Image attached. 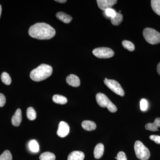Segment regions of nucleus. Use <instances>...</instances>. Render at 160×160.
<instances>
[{
	"mask_svg": "<svg viewBox=\"0 0 160 160\" xmlns=\"http://www.w3.org/2000/svg\"><path fill=\"white\" fill-rule=\"evenodd\" d=\"M29 34L30 37L39 40H49L56 34L53 27L46 23H37L29 28Z\"/></svg>",
	"mask_w": 160,
	"mask_h": 160,
	"instance_id": "f257e3e1",
	"label": "nucleus"
},
{
	"mask_svg": "<svg viewBox=\"0 0 160 160\" xmlns=\"http://www.w3.org/2000/svg\"><path fill=\"white\" fill-rule=\"evenodd\" d=\"M52 72V68L51 66L43 64L31 72L30 77L35 82H41L49 77Z\"/></svg>",
	"mask_w": 160,
	"mask_h": 160,
	"instance_id": "f03ea898",
	"label": "nucleus"
},
{
	"mask_svg": "<svg viewBox=\"0 0 160 160\" xmlns=\"http://www.w3.org/2000/svg\"><path fill=\"white\" fill-rule=\"evenodd\" d=\"M144 38L147 42L151 45H156L160 43V33L155 29L146 28L143 31Z\"/></svg>",
	"mask_w": 160,
	"mask_h": 160,
	"instance_id": "7ed1b4c3",
	"label": "nucleus"
},
{
	"mask_svg": "<svg viewBox=\"0 0 160 160\" xmlns=\"http://www.w3.org/2000/svg\"><path fill=\"white\" fill-rule=\"evenodd\" d=\"M96 99L99 106L103 108L106 107L110 112H115L117 111L116 106L113 104L106 95L98 93L96 96Z\"/></svg>",
	"mask_w": 160,
	"mask_h": 160,
	"instance_id": "20e7f679",
	"label": "nucleus"
},
{
	"mask_svg": "<svg viewBox=\"0 0 160 160\" xmlns=\"http://www.w3.org/2000/svg\"><path fill=\"white\" fill-rule=\"evenodd\" d=\"M134 151L137 157L141 160L149 159L150 156L149 150L146 146H144L141 141H137L135 142Z\"/></svg>",
	"mask_w": 160,
	"mask_h": 160,
	"instance_id": "39448f33",
	"label": "nucleus"
},
{
	"mask_svg": "<svg viewBox=\"0 0 160 160\" xmlns=\"http://www.w3.org/2000/svg\"><path fill=\"white\" fill-rule=\"evenodd\" d=\"M104 82L109 89H111L116 94L122 97L125 95V91L117 81L114 80L108 79L106 78L104 80Z\"/></svg>",
	"mask_w": 160,
	"mask_h": 160,
	"instance_id": "423d86ee",
	"label": "nucleus"
},
{
	"mask_svg": "<svg viewBox=\"0 0 160 160\" xmlns=\"http://www.w3.org/2000/svg\"><path fill=\"white\" fill-rule=\"evenodd\" d=\"M92 53L99 58H109L113 57L114 52L112 49L107 47H99L96 48L92 51Z\"/></svg>",
	"mask_w": 160,
	"mask_h": 160,
	"instance_id": "0eeeda50",
	"label": "nucleus"
},
{
	"mask_svg": "<svg viewBox=\"0 0 160 160\" xmlns=\"http://www.w3.org/2000/svg\"><path fill=\"white\" fill-rule=\"evenodd\" d=\"M69 130L70 128L68 123L62 121L59 124L57 134L60 138H64L69 134Z\"/></svg>",
	"mask_w": 160,
	"mask_h": 160,
	"instance_id": "6e6552de",
	"label": "nucleus"
},
{
	"mask_svg": "<svg viewBox=\"0 0 160 160\" xmlns=\"http://www.w3.org/2000/svg\"><path fill=\"white\" fill-rule=\"evenodd\" d=\"M117 0H97L98 6L100 9L106 11V9H110L115 4L117 3Z\"/></svg>",
	"mask_w": 160,
	"mask_h": 160,
	"instance_id": "1a4fd4ad",
	"label": "nucleus"
},
{
	"mask_svg": "<svg viewBox=\"0 0 160 160\" xmlns=\"http://www.w3.org/2000/svg\"><path fill=\"white\" fill-rule=\"evenodd\" d=\"M66 82L69 86L77 87L80 86V80L77 76L74 74H70L66 78Z\"/></svg>",
	"mask_w": 160,
	"mask_h": 160,
	"instance_id": "9d476101",
	"label": "nucleus"
},
{
	"mask_svg": "<svg viewBox=\"0 0 160 160\" xmlns=\"http://www.w3.org/2000/svg\"><path fill=\"white\" fill-rule=\"evenodd\" d=\"M22 121V110L20 109H18L16 111L14 114L12 118L11 122L12 125L15 126H20Z\"/></svg>",
	"mask_w": 160,
	"mask_h": 160,
	"instance_id": "9b49d317",
	"label": "nucleus"
},
{
	"mask_svg": "<svg viewBox=\"0 0 160 160\" xmlns=\"http://www.w3.org/2000/svg\"><path fill=\"white\" fill-rule=\"evenodd\" d=\"M160 127V118H158L155 119L153 123H149L146 124L145 128L147 130L151 131H158V128Z\"/></svg>",
	"mask_w": 160,
	"mask_h": 160,
	"instance_id": "f8f14e48",
	"label": "nucleus"
},
{
	"mask_svg": "<svg viewBox=\"0 0 160 160\" xmlns=\"http://www.w3.org/2000/svg\"><path fill=\"white\" fill-rule=\"evenodd\" d=\"M85 154L82 152L74 151L72 152L68 156V160H83Z\"/></svg>",
	"mask_w": 160,
	"mask_h": 160,
	"instance_id": "ddd939ff",
	"label": "nucleus"
},
{
	"mask_svg": "<svg viewBox=\"0 0 160 160\" xmlns=\"http://www.w3.org/2000/svg\"><path fill=\"white\" fill-rule=\"evenodd\" d=\"M104 145L102 143H98L96 145L94 148V152H93L94 158L96 159H100L102 156L103 153H104Z\"/></svg>",
	"mask_w": 160,
	"mask_h": 160,
	"instance_id": "4468645a",
	"label": "nucleus"
},
{
	"mask_svg": "<svg viewBox=\"0 0 160 160\" xmlns=\"http://www.w3.org/2000/svg\"><path fill=\"white\" fill-rule=\"evenodd\" d=\"M82 126L83 129L89 131L94 130L97 128L96 124L94 122L88 120L83 121L82 123Z\"/></svg>",
	"mask_w": 160,
	"mask_h": 160,
	"instance_id": "2eb2a0df",
	"label": "nucleus"
},
{
	"mask_svg": "<svg viewBox=\"0 0 160 160\" xmlns=\"http://www.w3.org/2000/svg\"><path fill=\"white\" fill-rule=\"evenodd\" d=\"M56 17L60 21L66 24L70 23L72 20V17L71 16L62 12H58L56 14Z\"/></svg>",
	"mask_w": 160,
	"mask_h": 160,
	"instance_id": "dca6fc26",
	"label": "nucleus"
},
{
	"mask_svg": "<svg viewBox=\"0 0 160 160\" xmlns=\"http://www.w3.org/2000/svg\"><path fill=\"white\" fill-rule=\"evenodd\" d=\"M52 101L54 103L60 105H65L67 102V99L61 95L56 94L52 97Z\"/></svg>",
	"mask_w": 160,
	"mask_h": 160,
	"instance_id": "f3484780",
	"label": "nucleus"
},
{
	"mask_svg": "<svg viewBox=\"0 0 160 160\" xmlns=\"http://www.w3.org/2000/svg\"><path fill=\"white\" fill-rule=\"evenodd\" d=\"M123 21V15L120 12H117L116 15L113 18H111V22L112 25L118 26Z\"/></svg>",
	"mask_w": 160,
	"mask_h": 160,
	"instance_id": "a211bd4d",
	"label": "nucleus"
},
{
	"mask_svg": "<svg viewBox=\"0 0 160 160\" xmlns=\"http://www.w3.org/2000/svg\"><path fill=\"white\" fill-rule=\"evenodd\" d=\"M39 158L40 160H55L56 156L52 152H46L41 154Z\"/></svg>",
	"mask_w": 160,
	"mask_h": 160,
	"instance_id": "6ab92c4d",
	"label": "nucleus"
},
{
	"mask_svg": "<svg viewBox=\"0 0 160 160\" xmlns=\"http://www.w3.org/2000/svg\"><path fill=\"white\" fill-rule=\"evenodd\" d=\"M151 5L153 11L160 16V0H152Z\"/></svg>",
	"mask_w": 160,
	"mask_h": 160,
	"instance_id": "aec40b11",
	"label": "nucleus"
},
{
	"mask_svg": "<svg viewBox=\"0 0 160 160\" xmlns=\"http://www.w3.org/2000/svg\"><path fill=\"white\" fill-rule=\"evenodd\" d=\"M29 149L33 152H37L39 151V145L36 140L30 141L29 143Z\"/></svg>",
	"mask_w": 160,
	"mask_h": 160,
	"instance_id": "412c9836",
	"label": "nucleus"
},
{
	"mask_svg": "<svg viewBox=\"0 0 160 160\" xmlns=\"http://www.w3.org/2000/svg\"><path fill=\"white\" fill-rule=\"evenodd\" d=\"M27 117L29 120L33 121L36 118L37 114L35 110L32 107H29L27 109Z\"/></svg>",
	"mask_w": 160,
	"mask_h": 160,
	"instance_id": "4be33fe9",
	"label": "nucleus"
},
{
	"mask_svg": "<svg viewBox=\"0 0 160 160\" xmlns=\"http://www.w3.org/2000/svg\"><path fill=\"white\" fill-rule=\"evenodd\" d=\"M1 80L2 82L6 85H9L11 83L12 80L10 76L6 72H3L1 75Z\"/></svg>",
	"mask_w": 160,
	"mask_h": 160,
	"instance_id": "5701e85b",
	"label": "nucleus"
},
{
	"mask_svg": "<svg viewBox=\"0 0 160 160\" xmlns=\"http://www.w3.org/2000/svg\"><path fill=\"white\" fill-rule=\"evenodd\" d=\"M122 44L125 49H128L130 52L134 51L135 49L134 44L130 41L124 40L122 42Z\"/></svg>",
	"mask_w": 160,
	"mask_h": 160,
	"instance_id": "b1692460",
	"label": "nucleus"
},
{
	"mask_svg": "<svg viewBox=\"0 0 160 160\" xmlns=\"http://www.w3.org/2000/svg\"><path fill=\"white\" fill-rule=\"evenodd\" d=\"M0 160H12V155L10 152L6 150L0 156Z\"/></svg>",
	"mask_w": 160,
	"mask_h": 160,
	"instance_id": "393cba45",
	"label": "nucleus"
},
{
	"mask_svg": "<svg viewBox=\"0 0 160 160\" xmlns=\"http://www.w3.org/2000/svg\"><path fill=\"white\" fill-rule=\"evenodd\" d=\"M140 108L142 111H146L148 108V102L147 100L143 99L140 102Z\"/></svg>",
	"mask_w": 160,
	"mask_h": 160,
	"instance_id": "a878e982",
	"label": "nucleus"
},
{
	"mask_svg": "<svg viewBox=\"0 0 160 160\" xmlns=\"http://www.w3.org/2000/svg\"><path fill=\"white\" fill-rule=\"evenodd\" d=\"M105 12H106V16H108V17L111 18L114 17L116 15L117 13V12H116L114 9H111V8L106 9L105 11Z\"/></svg>",
	"mask_w": 160,
	"mask_h": 160,
	"instance_id": "bb28decb",
	"label": "nucleus"
},
{
	"mask_svg": "<svg viewBox=\"0 0 160 160\" xmlns=\"http://www.w3.org/2000/svg\"><path fill=\"white\" fill-rule=\"evenodd\" d=\"M117 160H127L126 153L122 151L119 152L117 156Z\"/></svg>",
	"mask_w": 160,
	"mask_h": 160,
	"instance_id": "cd10ccee",
	"label": "nucleus"
},
{
	"mask_svg": "<svg viewBox=\"0 0 160 160\" xmlns=\"http://www.w3.org/2000/svg\"><path fill=\"white\" fill-rule=\"evenodd\" d=\"M149 138L152 140V141H153L157 143L158 144H160V136L158 135H152L150 136L149 137Z\"/></svg>",
	"mask_w": 160,
	"mask_h": 160,
	"instance_id": "c85d7f7f",
	"label": "nucleus"
},
{
	"mask_svg": "<svg viewBox=\"0 0 160 160\" xmlns=\"http://www.w3.org/2000/svg\"><path fill=\"white\" fill-rule=\"evenodd\" d=\"M6 103V98L2 93H0V107L5 106Z\"/></svg>",
	"mask_w": 160,
	"mask_h": 160,
	"instance_id": "c756f323",
	"label": "nucleus"
},
{
	"mask_svg": "<svg viewBox=\"0 0 160 160\" xmlns=\"http://www.w3.org/2000/svg\"><path fill=\"white\" fill-rule=\"evenodd\" d=\"M157 72L160 75V62L158 63L157 66Z\"/></svg>",
	"mask_w": 160,
	"mask_h": 160,
	"instance_id": "7c9ffc66",
	"label": "nucleus"
},
{
	"mask_svg": "<svg viewBox=\"0 0 160 160\" xmlns=\"http://www.w3.org/2000/svg\"><path fill=\"white\" fill-rule=\"evenodd\" d=\"M55 2H59L61 3H64L66 2H67V1L66 0H57V1H56V0Z\"/></svg>",
	"mask_w": 160,
	"mask_h": 160,
	"instance_id": "2f4dec72",
	"label": "nucleus"
},
{
	"mask_svg": "<svg viewBox=\"0 0 160 160\" xmlns=\"http://www.w3.org/2000/svg\"><path fill=\"white\" fill-rule=\"evenodd\" d=\"M2 6L0 5V18H1V14H2Z\"/></svg>",
	"mask_w": 160,
	"mask_h": 160,
	"instance_id": "473e14b6",
	"label": "nucleus"
}]
</instances>
